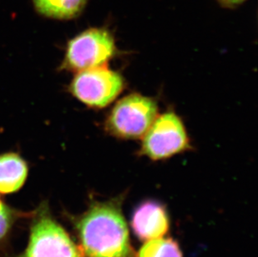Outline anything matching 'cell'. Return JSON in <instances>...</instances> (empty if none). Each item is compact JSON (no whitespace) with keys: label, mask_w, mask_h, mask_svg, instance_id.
<instances>
[{"label":"cell","mask_w":258,"mask_h":257,"mask_svg":"<svg viewBox=\"0 0 258 257\" xmlns=\"http://www.w3.org/2000/svg\"><path fill=\"white\" fill-rule=\"evenodd\" d=\"M116 52L115 39L107 29L91 28L69 41L61 68L79 72L105 66Z\"/></svg>","instance_id":"277c9868"},{"label":"cell","mask_w":258,"mask_h":257,"mask_svg":"<svg viewBox=\"0 0 258 257\" xmlns=\"http://www.w3.org/2000/svg\"><path fill=\"white\" fill-rule=\"evenodd\" d=\"M190 149L183 121L172 111L156 117L144 135L141 154L152 160H162Z\"/></svg>","instance_id":"5b68a950"},{"label":"cell","mask_w":258,"mask_h":257,"mask_svg":"<svg viewBox=\"0 0 258 257\" xmlns=\"http://www.w3.org/2000/svg\"><path fill=\"white\" fill-rule=\"evenodd\" d=\"M132 228L140 240L163 237L170 229L166 207L158 202L147 201L137 206L132 215Z\"/></svg>","instance_id":"52a82bcc"},{"label":"cell","mask_w":258,"mask_h":257,"mask_svg":"<svg viewBox=\"0 0 258 257\" xmlns=\"http://www.w3.org/2000/svg\"><path fill=\"white\" fill-rule=\"evenodd\" d=\"M124 88L121 75L105 66L79 71L70 85L71 94L77 100L97 109L112 103Z\"/></svg>","instance_id":"8992f818"},{"label":"cell","mask_w":258,"mask_h":257,"mask_svg":"<svg viewBox=\"0 0 258 257\" xmlns=\"http://www.w3.org/2000/svg\"><path fill=\"white\" fill-rule=\"evenodd\" d=\"M28 174L27 162L19 154L0 155V194L17 192L25 184Z\"/></svg>","instance_id":"ba28073f"},{"label":"cell","mask_w":258,"mask_h":257,"mask_svg":"<svg viewBox=\"0 0 258 257\" xmlns=\"http://www.w3.org/2000/svg\"><path fill=\"white\" fill-rule=\"evenodd\" d=\"M19 217L18 211L0 200V242L9 235L13 225Z\"/></svg>","instance_id":"8fae6325"},{"label":"cell","mask_w":258,"mask_h":257,"mask_svg":"<svg viewBox=\"0 0 258 257\" xmlns=\"http://www.w3.org/2000/svg\"><path fill=\"white\" fill-rule=\"evenodd\" d=\"M156 101L141 94L119 100L110 110L105 128L110 136L122 140L142 138L157 117Z\"/></svg>","instance_id":"3957f363"},{"label":"cell","mask_w":258,"mask_h":257,"mask_svg":"<svg viewBox=\"0 0 258 257\" xmlns=\"http://www.w3.org/2000/svg\"><path fill=\"white\" fill-rule=\"evenodd\" d=\"M16 257H84L81 248L54 220L49 205L43 202L34 213L29 244Z\"/></svg>","instance_id":"7a4b0ae2"},{"label":"cell","mask_w":258,"mask_h":257,"mask_svg":"<svg viewBox=\"0 0 258 257\" xmlns=\"http://www.w3.org/2000/svg\"><path fill=\"white\" fill-rule=\"evenodd\" d=\"M88 0H33L40 15L56 20L77 17L86 7Z\"/></svg>","instance_id":"9c48e42d"},{"label":"cell","mask_w":258,"mask_h":257,"mask_svg":"<svg viewBox=\"0 0 258 257\" xmlns=\"http://www.w3.org/2000/svg\"><path fill=\"white\" fill-rule=\"evenodd\" d=\"M137 257H183L182 251L171 238L160 237L146 240Z\"/></svg>","instance_id":"30bf717a"},{"label":"cell","mask_w":258,"mask_h":257,"mask_svg":"<svg viewBox=\"0 0 258 257\" xmlns=\"http://www.w3.org/2000/svg\"><path fill=\"white\" fill-rule=\"evenodd\" d=\"M124 195L105 202L93 201L73 219L84 257H137L122 212Z\"/></svg>","instance_id":"6da1fadb"},{"label":"cell","mask_w":258,"mask_h":257,"mask_svg":"<svg viewBox=\"0 0 258 257\" xmlns=\"http://www.w3.org/2000/svg\"><path fill=\"white\" fill-rule=\"evenodd\" d=\"M222 5L227 7H234L236 5H240L241 3H243L246 0H218Z\"/></svg>","instance_id":"7c38bea8"}]
</instances>
